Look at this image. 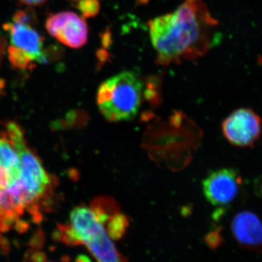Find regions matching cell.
Masks as SVG:
<instances>
[{"label": "cell", "mask_w": 262, "mask_h": 262, "mask_svg": "<svg viewBox=\"0 0 262 262\" xmlns=\"http://www.w3.org/2000/svg\"><path fill=\"white\" fill-rule=\"evenodd\" d=\"M218 25L203 0H186L172 13L150 20L149 36L158 64L204 56L215 44Z\"/></svg>", "instance_id": "obj_1"}, {"label": "cell", "mask_w": 262, "mask_h": 262, "mask_svg": "<svg viewBox=\"0 0 262 262\" xmlns=\"http://www.w3.org/2000/svg\"><path fill=\"white\" fill-rule=\"evenodd\" d=\"M56 234L67 245H83L97 262H127L108 235L103 222L89 207L74 208L70 224L58 226Z\"/></svg>", "instance_id": "obj_2"}, {"label": "cell", "mask_w": 262, "mask_h": 262, "mask_svg": "<svg viewBox=\"0 0 262 262\" xmlns=\"http://www.w3.org/2000/svg\"><path fill=\"white\" fill-rule=\"evenodd\" d=\"M148 91L141 76L134 72H120L98 88V108L108 121L132 120L139 113Z\"/></svg>", "instance_id": "obj_3"}, {"label": "cell", "mask_w": 262, "mask_h": 262, "mask_svg": "<svg viewBox=\"0 0 262 262\" xmlns=\"http://www.w3.org/2000/svg\"><path fill=\"white\" fill-rule=\"evenodd\" d=\"M222 132L232 145L253 147L261 135L262 120L249 108L234 110L222 122Z\"/></svg>", "instance_id": "obj_4"}, {"label": "cell", "mask_w": 262, "mask_h": 262, "mask_svg": "<svg viewBox=\"0 0 262 262\" xmlns=\"http://www.w3.org/2000/svg\"><path fill=\"white\" fill-rule=\"evenodd\" d=\"M242 183L237 170L219 169L211 172L203 180V194L212 206H229L238 196Z\"/></svg>", "instance_id": "obj_5"}, {"label": "cell", "mask_w": 262, "mask_h": 262, "mask_svg": "<svg viewBox=\"0 0 262 262\" xmlns=\"http://www.w3.org/2000/svg\"><path fill=\"white\" fill-rule=\"evenodd\" d=\"M51 36L72 48L84 46L89 38V29L83 17L72 12H61L51 15L46 21Z\"/></svg>", "instance_id": "obj_6"}, {"label": "cell", "mask_w": 262, "mask_h": 262, "mask_svg": "<svg viewBox=\"0 0 262 262\" xmlns=\"http://www.w3.org/2000/svg\"><path fill=\"white\" fill-rule=\"evenodd\" d=\"M21 176L18 179L26 189L38 201L46 195L51 186L49 176L35 153L24 144L18 149Z\"/></svg>", "instance_id": "obj_7"}, {"label": "cell", "mask_w": 262, "mask_h": 262, "mask_svg": "<svg viewBox=\"0 0 262 262\" xmlns=\"http://www.w3.org/2000/svg\"><path fill=\"white\" fill-rule=\"evenodd\" d=\"M232 236L241 248L251 252L262 253V220L253 212H239L230 225Z\"/></svg>", "instance_id": "obj_8"}, {"label": "cell", "mask_w": 262, "mask_h": 262, "mask_svg": "<svg viewBox=\"0 0 262 262\" xmlns=\"http://www.w3.org/2000/svg\"><path fill=\"white\" fill-rule=\"evenodd\" d=\"M3 28L10 33L13 46L28 53L33 61H36L41 64L48 63L47 58L43 51L44 39L31 26L8 23L3 26Z\"/></svg>", "instance_id": "obj_9"}, {"label": "cell", "mask_w": 262, "mask_h": 262, "mask_svg": "<svg viewBox=\"0 0 262 262\" xmlns=\"http://www.w3.org/2000/svg\"><path fill=\"white\" fill-rule=\"evenodd\" d=\"M0 166L8 170L12 183L20 179V155L14 146L3 134H0Z\"/></svg>", "instance_id": "obj_10"}, {"label": "cell", "mask_w": 262, "mask_h": 262, "mask_svg": "<svg viewBox=\"0 0 262 262\" xmlns=\"http://www.w3.org/2000/svg\"><path fill=\"white\" fill-rule=\"evenodd\" d=\"M106 232L113 241L121 239L128 227L127 217L117 212L105 225Z\"/></svg>", "instance_id": "obj_11"}, {"label": "cell", "mask_w": 262, "mask_h": 262, "mask_svg": "<svg viewBox=\"0 0 262 262\" xmlns=\"http://www.w3.org/2000/svg\"><path fill=\"white\" fill-rule=\"evenodd\" d=\"M8 53L10 63L15 68L25 70L32 67V58L20 48L14 46H10L8 48Z\"/></svg>", "instance_id": "obj_12"}, {"label": "cell", "mask_w": 262, "mask_h": 262, "mask_svg": "<svg viewBox=\"0 0 262 262\" xmlns=\"http://www.w3.org/2000/svg\"><path fill=\"white\" fill-rule=\"evenodd\" d=\"M2 134L11 142L17 150L26 144L24 131L16 122H8L6 124V130L2 132Z\"/></svg>", "instance_id": "obj_13"}, {"label": "cell", "mask_w": 262, "mask_h": 262, "mask_svg": "<svg viewBox=\"0 0 262 262\" xmlns=\"http://www.w3.org/2000/svg\"><path fill=\"white\" fill-rule=\"evenodd\" d=\"M77 8L82 12L83 18H92L99 12L100 3L98 0H80Z\"/></svg>", "instance_id": "obj_14"}, {"label": "cell", "mask_w": 262, "mask_h": 262, "mask_svg": "<svg viewBox=\"0 0 262 262\" xmlns=\"http://www.w3.org/2000/svg\"><path fill=\"white\" fill-rule=\"evenodd\" d=\"M15 23L25 24V25H34L37 23V18L33 12L30 10H19L13 15Z\"/></svg>", "instance_id": "obj_15"}, {"label": "cell", "mask_w": 262, "mask_h": 262, "mask_svg": "<svg viewBox=\"0 0 262 262\" xmlns=\"http://www.w3.org/2000/svg\"><path fill=\"white\" fill-rule=\"evenodd\" d=\"M222 241L223 239H222V235H221V229L208 234L206 238L208 246L212 249H216L217 248L220 247L222 244Z\"/></svg>", "instance_id": "obj_16"}, {"label": "cell", "mask_w": 262, "mask_h": 262, "mask_svg": "<svg viewBox=\"0 0 262 262\" xmlns=\"http://www.w3.org/2000/svg\"><path fill=\"white\" fill-rule=\"evenodd\" d=\"M11 183V178L8 170L0 166V189H7Z\"/></svg>", "instance_id": "obj_17"}, {"label": "cell", "mask_w": 262, "mask_h": 262, "mask_svg": "<svg viewBox=\"0 0 262 262\" xmlns=\"http://www.w3.org/2000/svg\"><path fill=\"white\" fill-rule=\"evenodd\" d=\"M253 189L256 195L262 198V176H260L254 181Z\"/></svg>", "instance_id": "obj_18"}, {"label": "cell", "mask_w": 262, "mask_h": 262, "mask_svg": "<svg viewBox=\"0 0 262 262\" xmlns=\"http://www.w3.org/2000/svg\"><path fill=\"white\" fill-rule=\"evenodd\" d=\"M20 2L29 6H39L46 3L47 0H20Z\"/></svg>", "instance_id": "obj_19"}, {"label": "cell", "mask_w": 262, "mask_h": 262, "mask_svg": "<svg viewBox=\"0 0 262 262\" xmlns=\"http://www.w3.org/2000/svg\"><path fill=\"white\" fill-rule=\"evenodd\" d=\"M5 44H6V42H5V39L0 38V64H1L2 59H3V54H4Z\"/></svg>", "instance_id": "obj_20"}, {"label": "cell", "mask_w": 262, "mask_h": 262, "mask_svg": "<svg viewBox=\"0 0 262 262\" xmlns=\"http://www.w3.org/2000/svg\"><path fill=\"white\" fill-rule=\"evenodd\" d=\"M77 262H89V258L85 257H80L77 259Z\"/></svg>", "instance_id": "obj_21"}, {"label": "cell", "mask_w": 262, "mask_h": 262, "mask_svg": "<svg viewBox=\"0 0 262 262\" xmlns=\"http://www.w3.org/2000/svg\"><path fill=\"white\" fill-rule=\"evenodd\" d=\"M5 85V82L4 80L0 79V91L4 89Z\"/></svg>", "instance_id": "obj_22"}, {"label": "cell", "mask_w": 262, "mask_h": 262, "mask_svg": "<svg viewBox=\"0 0 262 262\" xmlns=\"http://www.w3.org/2000/svg\"><path fill=\"white\" fill-rule=\"evenodd\" d=\"M76 1H77V0H76Z\"/></svg>", "instance_id": "obj_23"}]
</instances>
